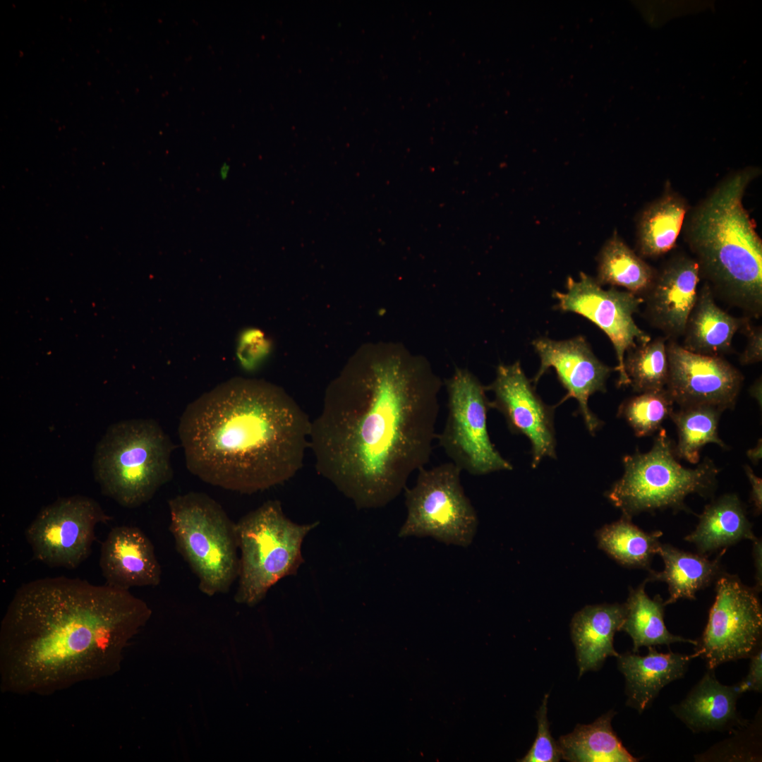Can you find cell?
<instances>
[{"label": "cell", "mask_w": 762, "mask_h": 762, "mask_svg": "<svg viewBox=\"0 0 762 762\" xmlns=\"http://www.w3.org/2000/svg\"><path fill=\"white\" fill-rule=\"evenodd\" d=\"M761 386H762V382H761V378L760 377V378L757 379L752 384V385L751 386V387L749 389L750 395L752 397H754L758 401V404L760 405L761 407V400H762V396H761L762 387Z\"/></svg>", "instance_id": "39"}, {"label": "cell", "mask_w": 762, "mask_h": 762, "mask_svg": "<svg viewBox=\"0 0 762 762\" xmlns=\"http://www.w3.org/2000/svg\"><path fill=\"white\" fill-rule=\"evenodd\" d=\"M744 327L746 334V345L740 354L739 361L742 365L759 363L762 361V327L761 326L748 327L746 319Z\"/></svg>", "instance_id": "34"}, {"label": "cell", "mask_w": 762, "mask_h": 762, "mask_svg": "<svg viewBox=\"0 0 762 762\" xmlns=\"http://www.w3.org/2000/svg\"><path fill=\"white\" fill-rule=\"evenodd\" d=\"M566 291H555L557 308L582 315L598 327L610 339L615 351L619 373L617 386H629L624 369L626 353L651 337L636 324L633 315L643 303L642 297L612 286L603 289L595 279L581 272L579 280L569 277Z\"/></svg>", "instance_id": "13"}, {"label": "cell", "mask_w": 762, "mask_h": 762, "mask_svg": "<svg viewBox=\"0 0 762 762\" xmlns=\"http://www.w3.org/2000/svg\"><path fill=\"white\" fill-rule=\"evenodd\" d=\"M99 564L106 584L114 588L156 586L162 580L154 545L135 526L111 528L102 543Z\"/></svg>", "instance_id": "18"}, {"label": "cell", "mask_w": 762, "mask_h": 762, "mask_svg": "<svg viewBox=\"0 0 762 762\" xmlns=\"http://www.w3.org/2000/svg\"><path fill=\"white\" fill-rule=\"evenodd\" d=\"M753 555L754 560V564L756 569V590L759 592L761 589L762 584V576H761V541L758 538H755L754 540Z\"/></svg>", "instance_id": "37"}, {"label": "cell", "mask_w": 762, "mask_h": 762, "mask_svg": "<svg viewBox=\"0 0 762 762\" xmlns=\"http://www.w3.org/2000/svg\"><path fill=\"white\" fill-rule=\"evenodd\" d=\"M623 464V476L606 496L629 519L641 512L657 509L687 511L686 497L694 493L710 495L719 473L708 458L694 468L682 466L677 461L672 440L663 428L648 452L626 455Z\"/></svg>", "instance_id": "6"}, {"label": "cell", "mask_w": 762, "mask_h": 762, "mask_svg": "<svg viewBox=\"0 0 762 762\" xmlns=\"http://www.w3.org/2000/svg\"><path fill=\"white\" fill-rule=\"evenodd\" d=\"M755 538L752 525L736 494L724 495L706 506L696 529L684 538L702 555L725 549L744 539Z\"/></svg>", "instance_id": "24"}, {"label": "cell", "mask_w": 762, "mask_h": 762, "mask_svg": "<svg viewBox=\"0 0 762 762\" xmlns=\"http://www.w3.org/2000/svg\"><path fill=\"white\" fill-rule=\"evenodd\" d=\"M610 711L590 725H578L569 734L560 737L562 759L572 762H634L614 732Z\"/></svg>", "instance_id": "26"}, {"label": "cell", "mask_w": 762, "mask_h": 762, "mask_svg": "<svg viewBox=\"0 0 762 762\" xmlns=\"http://www.w3.org/2000/svg\"><path fill=\"white\" fill-rule=\"evenodd\" d=\"M748 458L752 463L757 464L762 457V441L758 440L756 445L746 452Z\"/></svg>", "instance_id": "38"}, {"label": "cell", "mask_w": 762, "mask_h": 762, "mask_svg": "<svg viewBox=\"0 0 762 762\" xmlns=\"http://www.w3.org/2000/svg\"><path fill=\"white\" fill-rule=\"evenodd\" d=\"M705 674L687 697L673 709L692 731L722 730L739 722L736 686L720 684L713 670Z\"/></svg>", "instance_id": "22"}, {"label": "cell", "mask_w": 762, "mask_h": 762, "mask_svg": "<svg viewBox=\"0 0 762 762\" xmlns=\"http://www.w3.org/2000/svg\"><path fill=\"white\" fill-rule=\"evenodd\" d=\"M151 615L129 590L107 584L66 576L23 583L1 623V686L49 694L113 675Z\"/></svg>", "instance_id": "2"}, {"label": "cell", "mask_w": 762, "mask_h": 762, "mask_svg": "<svg viewBox=\"0 0 762 762\" xmlns=\"http://www.w3.org/2000/svg\"><path fill=\"white\" fill-rule=\"evenodd\" d=\"M709 560L702 554H693L679 550L669 544L660 545L658 550L665 568L662 572L650 571L646 579L649 581H663L668 586L670 597L665 605L675 603L680 598L696 599V593L717 580L723 573L720 558Z\"/></svg>", "instance_id": "23"}, {"label": "cell", "mask_w": 762, "mask_h": 762, "mask_svg": "<svg viewBox=\"0 0 762 762\" xmlns=\"http://www.w3.org/2000/svg\"><path fill=\"white\" fill-rule=\"evenodd\" d=\"M624 617V604L617 603L586 606L574 615L571 632L579 676L599 669L607 657L619 655L613 639Z\"/></svg>", "instance_id": "20"}, {"label": "cell", "mask_w": 762, "mask_h": 762, "mask_svg": "<svg viewBox=\"0 0 762 762\" xmlns=\"http://www.w3.org/2000/svg\"><path fill=\"white\" fill-rule=\"evenodd\" d=\"M442 385L429 361L403 344L362 345L311 421L318 473L357 509L390 503L430 460Z\"/></svg>", "instance_id": "1"}, {"label": "cell", "mask_w": 762, "mask_h": 762, "mask_svg": "<svg viewBox=\"0 0 762 762\" xmlns=\"http://www.w3.org/2000/svg\"><path fill=\"white\" fill-rule=\"evenodd\" d=\"M700 276L694 258L678 255L656 271L651 286L642 296L647 320L669 340L683 335L697 298Z\"/></svg>", "instance_id": "17"}, {"label": "cell", "mask_w": 762, "mask_h": 762, "mask_svg": "<svg viewBox=\"0 0 762 762\" xmlns=\"http://www.w3.org/2000/svg\"><path fill=\"white\" fill-rule=\"evenodd\" d=\"M110 519L91 497H64L38 512L25 536L38 561L52 567L75 569L89 557L97 525Z\"/></svg>", "instance_id": "12"}, {"label": "cell", "mask_w": 762, "mask_h": 762, "mask_svg": "<svg viewBox=\"0 0 762 762\" xmlns=\"http://www.w3.org/2000/svg\"><path fill=\"white\" fill-rule=\"evenodd\" d=\"M418 471L416 484L404 489L407 515L398 536L430 537L447 545L469 546L478 519L461 485L462 471L448 462Z\"/></svg>", "instance_id": "9"}, {"label": "cell", "mask_w": 762, "mask_h": 762, "mask_svg": "<svg viewBox=\"0 0 762 762\" xmlns=\"http://www.w3.org/2000/svg\"><path fill=\"white\" fill-rule=\"evenodd\" d=\"M665 337L637 344L624 357V369L629 385L639 394L665 389L668 360Z\"/></svg>", "instance_id": "31"}, {"label": "cell", "mask_w": 762, "mask_h": 762, "mask_svg": "<svg viewBox=\"0 0 762 762\" xmlns=\"http://www.w3.org/2000/svg\"><path fill=\"white\" fill-rule=\"evenodd\" d=\"M758 651L751 657L749 670L746 677L737 687L742 694L746 691L761 692L762 690V653Z\"/></svg>", "instance_id": "35"}, {"label": "cell", "mask_w": 762, "mask_h": 762, "mask_svg": "<svg viewBox=\"0 0 762 762\" xmlns=\"http://www.w3.org/2000/svg\"><path fill=\"white\" fill-rule=\"evenodd\" d=\"M445 384L447 416L436 439L451 462L473 476L512 470L489 436L487 414L491 406L485 386L468 369L461 368H456Z\"/></svg>", "instance_id": "10"}, {"label": "cell", "mask_w": 762, "mask_h": 762, "mask_svg": "<svg viewBox=\"0 0 762 762\" xmlns=\"http://www.w3.org/2000/svg\"><path fill=\"white\" fill-rule=\"evenodd\" d=\"M755 174L744 170L722 181L692 215L687 241L713 294L758 318L762 241L742 202Z\"/></svg>", "instance_id": "4"}, {"label": "cell", "mask_w": 762, "mask_h": 762, "mask_svg": "<svg viewBox=\"0 0 762 762\" xmlns=\"http://www.w3.org/2000/svg\"><path fill=\"white\" fill-rule=\"evenodd\" d=\"M668 377L665 389L680 408L707 405L733 409L743 375L720 356L696 353L675 340L667 341Z\"/></svg>", "instance_id": "14"}, {"label": "cell", "mask_w": 762, "mask_h": 762, "mask_svg": "<svg viewBox=\"0 0 762 762\" xmlns=\"http://www.w3.org/2000/svg\"><path fill=\"white\" fill-rule=\"evenodd\" d=\"M174 447L169 436L153 419L116 423L97 445L95 479L102 494L121 506L140 507L171 479Z\"/></svg>", "instance_id": "5"}, {"label": "cell", "mask_w": 762, "mask_h": 762, "mask_svg": "<svg viewBox=\"0 0 762 762\" xmlns=\"http://www.w3.org/2000/svg\"><path fill=\"white\" fill-rule=\"evenodd\" d=\"M169 530L178 552L208 596L226 593L238 579L239 549L234 522L208 495L189 492L170 499Z\"/></svg>", "instance_id": "8"}, {"label": "cell", "mask_w": 762, "mask_h": 762, "mask_svg": "<svg viewBox=\"0 0 762 762\" xmlns=\"http://www.w3.org/2000/svg\"><path fill=\"white\" fill-rule=\"evenodd\" d=\"M716 595L695 658L703 656L709 670L751 656L762 630L758 591L735 575L722 573L716 580Z\"/></svg>", "instance_id": "11"}, {"label": "cell", "mask_w": 762, "mask_h": 762, "mask_svg": "<svg viewBox=\"0 0 762 762\" xmlns=\"http://www.w3.org/2000/svg\"><path fill=\"white\" fill-rule=\"evenodd\" d=\"M723 411L719 408L701 405L680 408L672 411L670 418L675 424L678 441L675 453L678 459L697 464L700 452L709 443L726 448L725 443L718 436V426Z\"/></svg>", "instance_id": "30"}, {"label": "cell", "mask_w": 762, "mask_h": 762, "mask_svg": "<svg viewBox=\"0 0 762 762\" xmlns=\"http://www.w3.org/2000/svg\"><path fill=\"white\" fill-rule=\"evenodd\" d=\"M485 388L494 394L491 408L502 413L509 430L530 441L533 468L544 457L556 458L554 408L536 394L519 361L499 364L495 380Z\"/></svg>", "instance_id": "15"}, {"label": "cell", "mask_w": 762, "mask_h": 762, "mask_svg": "<svg viewBox=\"0 0 762 762\" xmlns=\"http://www.w3.org/2000/svg\"><path fill=\"white\" fill-rule=\"evenodd\" d=\"M648 648L646 655L625 653L617 657L618 668L626 680L627 704L641 713L656 698L660 690L672 681L682 678L694 655L658 652Z\"/></svg>", "instance_id": "19"}, {"label": "cell", "mask_w": 762, "mask_h": 762, "mask_svg": "<svg viewBox=\"0 0 762 762\" xmlns=\"http://www.w3.org/2000/svg\"><path fill=\"white\" fill-rule=\"evenodd\" d=\"M548 694H545L537 712L538 732L536 738L522 762H557L562 759L558 743L551 736L547 718Z\"/></svg>", "instance_id": "33"}, {"label": "cell", "mask_w": 762, "mask_h": 762, "mask_svg": "<svg viewBox=\"0 0 762 762\" xmlns=\"http://www.w3.org/2000/svg\"><path fill=\"white\" fill-rule=\"evenodd\" d=\"M229 166L226 163H224L223 165L221 167L219 174L222 179H226L228 173L229 171Z\"/></svg>", "instance_id": "40"}, {"label": "cell", "mask_w": 762, "mask_h": 762, "mask_svg": "<svg viewBox=\"0 0 762 762\" xmlns=\"http://www.w3.org/2000/svg\"><path fill=\"white\" fill-rule=\"evenodd\" d=\"M744 468L751 484V498L753 504L756 512L760 514L762 509V479L754 473L750 466L746 464Z\"/></svg>", "instance_id": "36"}, {"label": "cell", "mask_w": 762, "mask_h": 762, "mask_svg": "<svg viewBox=\"0 0 762 762\" xmlns=\"http://www.w3.org/2000/svg\"><path fill=\"white\" fill-rule=\"evenodd\" d=\"M656 271L615 231L599 253L595 280L601 286L624 287L642 297L651 286Z\"/></svg>", "instance_id": "28"}, {"label": "cell", "mask_w": 762, "mask_h": 762, "mask_svg": "<svg viewBox=\"0 0 762 762\" xmlns=\"http://www.w3.org/2000/svg\"><path fill=\"white\" fill-rule=\"evenodd\" d=\"M645 580L638 588L630 589L625 606V617L619 631L627 633L633 641V652L643 646H669L684 642L695 646L697 641L676 636L667 630L664 622L665 604L659 595L651 599L645 592Z\"/></svg>", "instance_id": "27"}, {"label": "cell", "mask_w": 762, "mask_h": 762, "mask_svg": "<svg viewBox=\"0 0 762 762\" xmlns=\"http://www.w3.org/2000/svg\"><path fill=\"white\" fill-rule=\"evenodd\" d=\"M674 402L666 389L647 392L624 400L617 416L624 418L636 436L654 433L673 411Z\"/></svg>", "instance_id": "32"}, {"label": "cell", "mask_w": 762, "mask_h": 762, "mask_svg": "<svg viewBox=\"0 0 762 762\" xmlns=\"http://www.w3.org/2000/svg\"><path fill=\"white\" fill-rule=\"evenodd\" d=\"M745 320L734 317L720 308L706 283L698 291L687 318L682 346L696 353L719 356L730 350L734 335L742 327Z\"/></svg>", "instance_id": "21"}, {"label": "cell", "mask_w": 762, "mask_h": 762, "mask_svg": "<svg viewBox=\"0 0 762 762\" xmlns=\"http://www.w3.org/2000/svg\"><path fill=\"white\" fill-rule=\"evenodd\" d=\"M319 521L298 524L270 500L236 522L240 552L238 587L234 600L255 605L281 579L296 575L305 560V538Z\"/></svg>", "instance_id": "7"}, {"label": "cell", "mask_w": 762, "mask_h": 762, "mask_svg": "<svg viewBox=\"0 0 762 762\" xmlns=\"http://www.w3.org/2000/svg\"><path fill=\"white\" fill-rule=\"evenodd\" d=\"M662 536L660 531H643L624 516L596 533L599 548L619 564L648 569L653 557L658 553Z\"/></svg>", "instance_id": "29"}, {"label": "cell", "mask_w": 762, "mask_h": 762, "mask_svg": "<svg viewBox=\"0 0 762 762\" xmlns=\"http://www.w3.org/2000/svg\"><path fill=\"white\" fill-rule=\"evenodd\" d=\"M310 423L281 387L236 377L190 403L178 432L191 473L252 494L286 482L302 468Z\"/></svg>", "instance_id": "3"}, {"label": "cell", "mask_w": 762, "mask_h": 762, "mask_svg": "<svg viewBox=\"0 0 762 762\" xmlns=\"http://www.w3.org/2000/svg\"><path fill=\"white\" fill-rule=\"evenodd\" d=\"M533 346L540 361L533 385L553 368L567 391L563 401L572 397L578 401L585 425L594 434L603 422L590 410L588 399L595 392L606 391V381L612 368L598 359L583 336L562 341L541 337L535 339Z\"/></svg>", "instance_id": "16"}, {"label": "cell", "mask_w": 762, "mask_h": 762, "mask_svg": "<svg viewBox=\"0 0 762 762\" xmlns=\"http://www.w3.org/2000/svg\"><path fill=\"white\" fill-rule=\"evenodd\" d=\"M686 200L667 190L642 212L637 225V248L644 258H657L676 245L685 215Z\"/></svg>", "instance_id": "25"}]
</instances>
